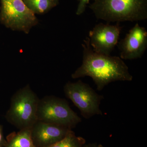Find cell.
I'll return each mask as SVG.
<instances>
[{"label": "cell", "instance_id": "9c48e42d", "mask_svg": "<svg viewBox=\"0 0 147 147\" xmlns=\"http://www.w3.org/2000/svg\"><path fill=\"white\" fill-rule=\"evenodd\" d=\"M71 129L55 124L37 121L30 129L35 147H48L59 142Z\"/></svg>", "mask_w": 147, "mask_h": 147}, {"label": "cell", "instance_id": "30bf717a", "mask_svg": "<svg viewBox=\"0 0 147 147\" xmlns=\"http://www.w3.org/2000/svg\"><path fill=\"white\" fill-rule=\"evenodd\" d=\"M4 147H35L32 140L30 129H20L18 132L9 134Z\"/></svg>", "mask_w": 147, "mask_h": 147}, {"label": "cell", "instance_id": "52a82bcc", "mask_svg": "<svg viewBox=\"0 0 147 147\" xmlns=\"http://www.w3.org/2000/svg\"><path fill=\"white\" fill-rule=\"evenodd\" d=\"M122 28L119 23L114 25L100 23L96 25L88 37L92 50L96 53L110 55L118 43Z\"/></svg>", "mask_w": 147, "mask_h": 147}, {"label": "cell", "instance_id": "8fae6325", "mask_svg": "<svg viewBox=\"0 0 147 147\" xmlns=\"http://www.w3.org/2000/svg\"><path fill=\"white\" fill-rule=\"evenodd\" d=\"M26 5L35 14H44L56 6L51 0H23Z\"/></svg>", "mask_w": 147, "mask_h": 147}, {"label": "cell", "instance_id": "2e32d148", "mask_svg": "<svg viewBox=\"0 0 147 147\" xmlns=\"http://www.w3.org/2000/svg\"><path fill=\"white\" fill-rule=\"evenodd\" d=\"M51 1L55 4V5L57 6L59 3V0H51Z\"/></svg>", "mask_w": 147, "mask_h": 147}, {"label": "cell", "instance_id": "5bb4252c", "mask_svg": "<svg viewBox=\"0 0 147 147\" xmlns=\"http://www.w3.org/2000/svg\"><path fill=\"white\" fill-rule=\"evenodd\" d=\"M6 144V139L3 134L2 127L0 125V147H4Z\"/></svg>", "mask_w": 147, "mask_h": 147}, {"label": "cell", "instance_id": "ba28073f", "mask_svg": "<svg viewBox=\"0 0 147 147\" xmlns=\"http://www.w3.org/2000/svg\"><path fill=\"white\" fill-rule=\"evenodd\" d=\"M118 43L120 57L122 59L133 60L141 58L147 47L146 30L136 24Z\"/></svg>", "mask_w": 147, "mask_h": 147}, {"label": "cell", "instance_id": "8992f818", "mask_svg": "<svg viewBox=\"0 0 147 147\" xmlns=\"http://www.w3.org/2000/svg\"><path fill=\"white\" fill-rule=\"evenodd\" d=\"M67 97L72 101L85 119H89L102 113L100 108L102 96L97 93L89 85L81 80L72 83L69 82L64 87Z\"/></svg>", "mask_w": 147, "mask_h": 147}, {"label": "cell", "instance_id": "6da1fadb", "mask_svg": "<svg viewBox=\"0 0 147 147\" xmlns=\"http://www.w3.org/2000/svg\"><path fill=\"white\" fill-rule=\"evenodd\" d=\"M82 44V65L71 75L74 79L89 76L92 79L98 91L117 81L131 82L133 76L126 64L120 57L96 53L92 49L87 37Z\"/></svg>", "mask_w": 147, "mask_h": 147}, {"label": "cell", "instance_id": "7a4b0ae2", "mask_svg": "<svg viewBox=\"0 0 147 147\" xmlns=\"http://www.w3.org/2000/svg\"><path fill=\"white\" fill-rule=\"evenodd\" d=\"M89 7L96 18L108 22L147 19V0H94Z\"/></svg>", "mask_w": 147, "mask_h": 147}, {"label": "cell", "instance_id": "277c9868", "mask_svg": "<svg viewBox=\"0 0 147 147\" xmlns=\"http://www.w3.org/2000/svg\"><path fill=\"white\" fill-rule=\"evenodd\" d=\"M37 120L70 129L82 121V119L71 109L67 100L53 96L39 99Z\"/></svg>", "mask_w": 147, "mask_h": 147}, {"label": "cell", "instance_id": "9a60e30c", "mask_svg": "<svg viewBox=\"0 0 147 147\" xmlns=\"http://www.w3.org/2000/svg\"><path fill=\"white\" fill-rule=\"evenodd\" d=\"M83 147H104L102 145L98 144H89L84 145Z\"/></svg>", "mask_w": 147, "mask_h": 147}, {"label": "cell", "instance_id": "4fadbf2b", "mask_svg": "<svg viewBox=\"0 0 147 147\" xmlns=\"http://www.w3.org/2000/svg\"><path fill=\"white\" fill-rule=\"evenodd\" d=\"M79 4L76 11L77 15H82L86 10L87 6L89 4L90 0H78Z\"/></svg>", "mask_w": 147, "mask_h": 147}, {"label": "cell", "instance_id": "3957f363", "mask_svg": "<svg viewBox=\"0 0 147 147\" xmlns=\"http://www.w3.org/2000/svg\"><path fill=\"white\" fill-rule=\"evenodd\" d=\"M39 99L29 85L16 92L11 97L6 114L7 120L20 129H31L37 120Z\"/></svg>", "mask_w": 147, "mask_h": 147}, {"label": "cell", "instance_id": "7c38bea8", "mask_svg": "<svg viewBox=\"0 0 147 147\" xmlns=\"http://www.w3.org/2000/svg\"><path fill=\"white\" fill-rule=\"evenodd\" d=\"M86 142L84 138L76 136L71 129L63 139L48 147H83Z\"/></svg>", "mask_w": 147, "mask_h": 147}, {"label": "cell", "instance_id": "5b68a950", "mask_svg": "<svg viewBox=\"0 0 147 147\" xmlns=\"http://www.w3.org/2000/svg\"><path fill=\"white\" fill-rule=\"evenodd\" d=\"M0 22L13 30L28 34L38 20L23 0H0Z\"/></svg>", "mask_w": 147, "mask_h": 147}]
</instances>
